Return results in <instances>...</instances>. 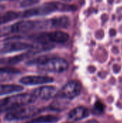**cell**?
Segmentation results:
<instances>
[{"instance_id":"cell-1","label":"cell","mask_w":122,"mask_h":123,"mask_svg":"<svg viewBox=\"0 0 122 123\" xmlns=\"http://www.w3.org/2000/svg\"><path fill=\"white\" fill-rule=\"evenodd\" d=\"M28 66L36 65L37 68L43 71L62 73L68 68L67 61L59 58H46L45 56L31 59L26 63Z\"/></svg>"},{"instance_id":"cell-2","label":"cell","mask_w":122,"mask_h":123,"mask_svg":"<svg viewBox=\"0 0 122 123\" xmlns=\"http://www.w3.org/2000/svg\"><path fill=\"white\" fill-rule=\"evenodd\" d=\"M37 98L32 93H23L12 95L0 99V114L9 112L21 107L35 102Z\"/></svg>"},{"instance_id":"cell-3","label":"cell","mask_w":122,"mask_h":123,"mask_svg":"<svg viewBox=\"0 0 122 123\" xmlns=\"http://www.w3.org/2000/svg\"><path fill=\"white\" fill-rule=\"evenodd\" d=\"M76 9V6L71 5H66L60 3L49 2V3H45L40 6L34 7L23 12L22 13H21V17L23 18H27L34 16H42V15L49 14L56 10L69 11V10H75Z\"/></svg>"},{"instance_id":"cell-4","label":"cell","mask_w":122,"mask_h":123,"mask_svg":"<svg viewBox=\"0 0 122 123\" xmlns=\"http://www.w3.org/2000/svg\"><path fill=\"white\" fill-rule=\"evenodd\" d=\"M37 25V22L24 20L14 23L12 25L0 29V37L10 35L24 34L34 30Z\"/></svg>"},{"instance_id":"cell-5","label":"cell","mask_w":122,"mask_h":123,"mask_svg":"<svg viewBox=\"0 0 122 123\" xmlns=\"http://www.w3.org/2000/svg\"><path fill=\"white\" fill-rule=\"evenodd\" d=\"M41 112V110L35 106H24L7 112L4 117L6 121L24 120L31 118Z\"/></svg>"},{"instance_id":"cell-6","label":"cell","mask_w":122,"mask_h":123,"mask_svg":"<svg viewBox=\"0 0 122 123\" xmlns=\"http://www.w3.org/2000/svg\"><path fill=\"white\" fill-rule=\"evenodd\" d=\"M35 42L41 44V45L49 46L50 43H63L69 39V35L68 33L62 31H55L50 32L41 33L37 35H34L30 37Z\"/></svg>"},{"instance_id":"cell-7","label":"cell","mask_w":122,"mask_h":123,"mask_svg":"<svg viewBox=\"0 0 122 123\" xmlns=\"http://www.w3.org/2000/svg\"><path fill=\"white\" fill-rule=\"evenodd\" d=\"M33 45L21 41H6L0 45V54H7L13 52L34 49Z\"/></svg>"},{"instance_id":"cell-8","label":"cell","mask_w":122,"mask_h":123,"mask_svg":"<svg viewBox=\"0 0 122 123\" xmlns=\"http://www.w3.org/2000/svg\"><path fill=\"white\" fill-rule=\"evenodd\" d=\"M81 92V85L79 82L72 81L66 84L61 89L60 96L65 99H73Z\"/></svg>"},{"instance_id":"cell-9","label":"cell","mask_w":122,"mask_h":123,"mask_svg":"<svg viewBox=\"0 0 122 123\" xmlns=\"http://www.w3.org/2000/svg\"><path fill=\"white\" fill-rule=\"evenodd\" d=\"M32 94L35 96L37 99L39 98L41 99L47 100L55 97L58 94V90L55 86H42L36 89L32 92Z\"/></svg>"},{"instance_id":"cell-10","label":"cell","mask_w":122,"mask_h":123,"mask_svg":"<svg viewBox=\"0 0 122 123\" xmlns=\"http://www.w3.org/2000/svg\"><path fill=\"white\" fill-rule=\"evenodd\" d=\"M53 81V78L47 76H27L20 79L19 82L24 85L33 86Z\"/></svg>"},{"instance_id":"cell-11","label":"cell","mask_w":122,"mask_h":123,"mask_svg":"<svg viewBox=\"0 0 122 123\" xmlns=\"http://www.w3.org/2000/svg\"><path fill=\"white\" fill-rule=\"evenodd\" d=\"M89 115V111L83 107H78L71 110L68 116V120L71 121H78L87 117Z\"/></svg>"},{"instance_id":"cell-12","label":"cell","mask_w":122,"mask_h":123,"mask_svg":"<svg viewBox=\"0 0 122 123\" xmlns=\"http://www.w3.org/2000/svg\"><path fill=\"white\" fill-rule=\"evenodd\" d=\"M21 71L12 67L0 68V82L6 81L12 79L14 75L19 74Z\"/></svg>"},{"instance_id":"cell-13","label":"cell","mask_w":122,"mask_h":123,"mask_svg":"<svg viewBox=\"0 0 122 123\" xmlns=\"http://www.w3.org/2000/svg\"><path fill=\"white\" fill-rule=\"evenodd\" d=\"M31 54H33L32 52L30 53H26L23 54H20L18 55H15L10 58H0V65H13L17 64L22 61H24L25 58H28Z\"/></svg>"},{"instance_id":"cell-14","label":"cell","mask_w":122,"mask_h":123,"mask_svg":"<svg viewBox=\"0 0 122 123\" xmlns=\"http://www.w3.org/2000/svg\"><path fill=\"white\" fill-rule=\"evenodd\" d=\"M23 89V86L16 84H0V96L19 92Z\"/></svg>"},{"instance_id":"cell-15","label":"cell","mask_w":122,"mask_h":123,"mask_svg":"<svg viewBox=\"0 0 122 123\" xmlns=\"http://www.w3.org/2000/svg\"><path fill=\"white\" fill-rule=\"evenodd\" d=\"M19 17H21V13L14 11H8L4 13H1L0 14V25L12 22Z\"/></svg>"},{"instance_id":"cell-16","label":"cell","mask_w":122,"mask_h":123,"mask_svg":"<svg viewBox=\"0 0 122 123\" xmlns=\"http://www.w3.org/2000/svg\"><path fill=\"white\" fill-rule=\"evenodd\" d=\"M50 24L54 27L58 28H66L70 25L69 19L67 17H60L53 18L50 20Z\"/></svg>"},{"instance_id":"cell-17","label":"cell","mask_w":122,"mask_h":123,"mask_svg":"<svg viewBox=\"0 0 122 123\" xmlns=\"http://www.w3.org/2000/svg\"><path fill=\"white\" fill-rule=\"evenodd\" d=\"M59 118L53 115H45L34 118L24 123H55L58 122Z\"/></svg>"},{"instance_id":"cell-18","label":"cell","mask_w":122,"mask_h":123,"mask_svg":"<svg viewBox=\"0 0 122 123\" xmlns=\"http://www.w3.org/2000/svg\"><path fill=\"white\" fill-rule=\"evenodd\" d=\"M38 2H39L38 1H23L19 3V5L22 7H25V6H32L35 4H37Z\"/></svg>"},{"instance_id":"cell-19","label":"cell","mask_w":122,"mask_h":123,"mask_svg":"<svg viewBox=\"0 0 122 123\" xmlns=\"http://www.w3.org/2000/svg\"><path fill=\"white\" fill-rule=\"evenodd\" d=\"M94 109L95 110H96L98 112H104V105L100 102L99 101L96 102V104H95V106H94Z\"/></svg>"},{"instance_id":"cell-20","label":"cell","mask_w":122,"mask_h":123,"mask_svg":"<svg viewBox=\"0 0 122 123\" xmlns=\"http://www.w3.org/2000/svg\"><path fill=\"white\" fill-rule=\"evenodd\" d=\"M99 123V122H97L96 120H89V121H87V122H86V123Z\"/></svg>"},{"instance_id":"cell-21","label":"cell","mask_w":122,"mask_h":123,"mask_svg":"<svg viewBox=\"0 0 122 123\" xmlns=\"http://www.w3.org/2000/svg\"><path fill=\"white\" fill-rule=\"evenodd\" d=\"M5 9V6L3 4H0V12H1V11H3Z\"/></svg>"},{"instance_id":"cell-22","label":"cell","mask_w":122,"mask_h":123,"mask_svg":"<svg viewBox=\"0 0 122 123\" xmlns=\"http://www.w3.org/2000/svg\"><path fill=\"white\" fill-rule=\"evenodd\" d=\"M0 123H1V121H0Z\"/></svg>"}]
</instances>
